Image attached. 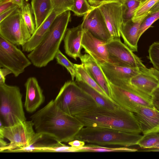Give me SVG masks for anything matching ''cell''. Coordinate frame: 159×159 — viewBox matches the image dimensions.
<instances>
[{
    "label": "cell",
    "instance_id": "cell-1",
    "mask_svg": "<svg viewBox=\"0 0 159 159\" xmlns=\"http://www.w3.org/2000/svg\"><path fill=\"white\" fill-rule=\"evenodd\" d=\"M36 133L57 142L67 143L75 139L84 126L75 116L60 110L52 100L30 116Z\"/></svg>",
    "mask_w": 159,
    "mask_h": 159
},
{
    "label": "cell",
    "instance_id": "cell-2",
    "mask_svg": "<svg viewBox=\"0 0 159 159\" xmlns=\"http://www.w3.org/2000/svg\"><path fill=\"white\" fill-rule=\"evenodd\" d=\"M75 116L84 127H106L130 133H142L134 114L119 105L112 109L98 105Z\"/></svg>",
    "mask_w": 159,
    "mask_h": 159
},
{
    "label": "cell",
    "instance_id": "cell-3",
    "mask_svg": "<svg viewBox=\"0 0 159 159\" xmlns=\"http://www.w3.org/2000/svg\"><path fill=\"white\" fill-rule=\"evenodd\" d=\"M70 11H66L57 16L40 43L27 55L35 66L45 67L55 58L71 20Z\"/></svg>",
    "mask_w": 159,
    "mask_h": 159
},
{
    "label": "cell",
    "instance_id": "cell-4",
    "mask_svg": "<svg viewBox=\"0 0 159 159\" xmlns=\"http://www.w3.org/2000/svg\"><path fill=\"white\" fill-rule=\"evenodd\" d=\"M142 135L118 129L102 127H84L75 139L100 146L118 145L128 147L138 145ZM74 139V140H75Z\"/></svg>",
    "mask_w": 159,
    "mask_h": 159
},
{
    "label": "cell",
    "instance_id": "cell-5",
    "mask_svg": "<svg viewBox=\"0 0 159 159\" xmlns=\"http://www.w3.org/2000/svg\"><path fill=\"white\" fill-rule=\"evenodd\" d=\"M54 100L60 110L73 116L98 105L91 96L72 80L65 82Z\"/></svg>",
    "mask_w": 159,
    "mask_h": 159
},
{
    "label": "cell",
    "instance_id": "cell-6",
    "mask_svg": "<svg viewBox=\"0 0 159 159\" xmlns=\"http://www.w3.org/2000/svg\"><path fill=\"white\" fill-rule=\"evenodd\" d=\"M19 87L0 84V114L5 126L26 120Z\"/></svg>",
    "mask_w": 159,
    "mask_h": 159
},
{
    "label": "cell",
    "instance_id": "cell-7",
    "mask_svg": "<svg viewBox=\"0 0 159 159\" xmlns=\"http://www.w3.org/2000/svg\"><path fill=\"white\" fill-rule=\"evenodd\" d=\"M33 122L25 120L10 126L0 127V138H6L10 143L0 149L1 152H9L12 150L25 148L36 143L43 136L35 132Z\"/></svg>",
    "mask_w": 159,
    "mask_h": 159
},
{
    "label": "cell",
    "instance_id": "cell-8",
    "mask_svg": "<svg viewBox=\"0 0 159 159\" xmlns=\"http://www.w3.org/2000/svg\"><path fill=\"white\" fill-rule=\"evenodd\" d=\"M109 83L111 99L123 108L134 113L141 107L155 108L152 103V95L134 88L129 81L118 86Z\"/></svg>",
    "mask_w": 159,
    "mask_h": 159
},
{
    "label": "cell",
    "instance_id": "cell-9",
    "mask_svg": "<svg viewBox=\"0 0 159 159\" xmlns=\"http://www.w3.org/2000/svg\"><path fill=\"white\" fill-rule=\"evenodd\" d=\"M0 36L15 45L21 46L30 39L31 35L22 18L20 8L0 22Z\"/></svg>",
    "mask_w": 159,
    "mask_h": 159
},
{
    "label": "cell",
    "instance_id": "cell-10",
    "mask_svg": "<svg viewBox=\"0 0 159 159\" xmlns=\"http://www.w3.org/2000/svg\"><path fill=\"white\" fill-rule=\"evenodd\" d=\"M31 62L15 45L0 36V67L10 70L18 77Z\"/></svg>",
    "mask_w": 159,
    "mask_h": 159
},
{
    "label": "cell",
    "instance_id": "cell-11",
    "mask_svg": "<svg viewBox=\"0 0 159 159\" xmlns=\"http://www.w3.org/2000/svg\"><path fill=\"white\" fill-rule=\"evenodd\" d=\"M109 62L116 66L129 67L148 68L141 59L120 39H111L107 42Z\"/></svg>",
    "mask_w": 159,
    "mask_h": 159
},
{
    "label": "cell",
    "instance_id": "cell-12",
    "mask_svg": "<svg viewBox=\"0 0 159 159\" xmlns=\"http://www.w3.org/2000/svg\"><path fill=\"white\" fill-rule=\"evenodd\" d=\"M97 6L103 16L112 39H120V30L124 21L123 4L110 2L101 3Z\"/></svg>",
    "mask_w": 159,
    "mask_h": 159
},
{
    "label": "cell",
    "instance_id": "cell-13",
    "mask_svg": "<svg viewBox=\"0 0 159 159\" xmlns=\"http://www.w3.org/2000/svg\"><path fill=\"white\" fill-rule=\"evenodd\" d=\"M83 30L96 38L107 42L112 39L103 16L97 6L84 16L81 24Z\"/></svg>",
    "mask_w": 159,
    "mask_h": 159
},
{
    "label": "cell",
    "instance_id": "cell-14",
    "mask_svg": "<svg viewBox=\"0 0 159 159\" xmlns=\"http://www.w3.org/2000/svg\"><path fill=\"white\" fill-rule=\"evenodd\" d=\"M99 65L108 82L116 86L129 81L134 76L142 71L149 70L148 68L143 69L139 68L117 66L109 62Z\"/></svg>",
    "mask_w": 159,
    "mask_h": 159
},
{
    "label": "cell",
    "instance_id": "cell-15",
    "mask_svg": "<svg viewBox=\"0 0 159 159\" xmlns=\"http://www.w3.org/2000/svg\"><path fill=\"white\" fill-rule=\"evenodd\" d=\"M107 42L96 38L89 31L83 30L81 43L82 48L99 65L109 62Z\"/></svg>",
    "mask_w": 159,
    "mask_h": 159
},
{
    "label": "cell",
    "instance_id": "cell-16",
    "mask_svg": "<svg viewBox=\"0 0 159 159\" xmlns=\"http://www.w3.org/2000/svg\"><path fill=\"white\" fill-rule=\"evenodd\" d=\"M26 96L24 107L30 113L35 111L45 101L43 91L35 77L28 78L25 84Z\"/></svg>",
    "mask_w": 159,
    "mask_h": 159
},
{
    "label": "cell",
    "instance_id": "cell-17",
    "mask_svg": "<svg viewBox=\"0 0 159 159\" xmlns=\"http://www.w3.org/2000/svg\"><path fill=\"white\" fill-rule=\"evenodd\" d=\"M79 58L81 64L89 75L104 90L108 97L112 100L109 83L100 65L88 54L82 55Z\"/></svg>",
    "mask_w": 159,
    "mask_h": 159
},
{
    "label": "cell",
    "instance_id": "cell-18",
    "mask_svg": "<svg viewBox=\"0 0 159 159\" xmlns=\"http://www.w3.org/2000/svg\"><path fill=\"white\" fill-rule=\"evenodd\" d=\"M83 29L81 24L67 29L64 39V48L66 54L75 60L82 55L81 40Z\"/></svg>",
    "mask_w": 159,
    "mask_h": 159
},
{
    "label": "cell",
    "instance_id": "cell-19",
    "mask_svg": "<svg viewBox=\"0 0 159 159\" xmlns=\"http://www.w3.org/2000/svg\"><path fill=\"white\" fill-rule=\"evenodd\" d=\"M134 113L143 134L159 128V111L155 108L141 107Z\"/></svg>",
    "mask_w": 159,
    "mask_h": 159
},
{
    "label": "cell",
    "instance_id": "cell-20",
    "mask_svg": "<svg viewBox=\"0 0 159 159\" xmlns=\"http://www.w3.org/2000/svg\"><path fill=\"white\" fill-rule=\"evenodd\" d=\"M146 17L144 16L134 21L132 19L124 21L121 26L120 34L124 43L133 52L138 51L140 26Z\"/></svg>",
    "mask_w": 159,
    "mask_h": 159
},
{
    "label": "cell",
    "instance_id": "cell-21",
    "mask_svg": "<svg viewBox=\"0 0 159 159\" xmlns=\"http://www.w3.org/2000/svg\"><path fill=\"white\" fill-rule=\"evenodd\" d=\"M129 83L138 89L151 95L159 87V81L151 73L150 69L133 77Z\"/></svg>",
    "mask_w": 159,
    "mask_h": 159
},
{
    "label": "cell",
    "instance_id": "cell-22",
    "mask_svg": "<svg viewBox=\"0 0 159 159\" xmlns=\"http://www.w3.org/2000/svg\"><path fill=\"white\" fill-rule=\"evenodd\" d=\"M58 15L53 11L41 25L36 29L30 39L22 46L23 51L30 52L41 42L53 21Z\"/></svg>",
    "mask_w": 159,
    "mask_h": 159
},
{
    "label": "cell",
    "instance_id": "cell-23",
    "mask_svg": "<svg viewBox=\"0 0 159 159\" xmlns=\"http://www.w3.org/2000/svg\"><path fill=\"white\" fill-rule=\"evenodd\" d=\"M31 7L34 16L36 29L52 11V0H32Z\"/></svg>",
    "mask_w": 159,
    "mask_h": 159
},
{
    "label": "cell",
    "instance_id": "cell-24",
    "mask_svg": "<svg viewBox=\"0 0 159 159\" xmlns=\"http://www.w3.org/2000/svg\"><path fill=\"white\" fill-rule=\"evenodd\" d=\"M75 82L82 89L93 98L98 105L111 109H114L118 105L84 82L81 81Z\"/></svg>",
    "mask_w": 159,
    "mask_h": 159
},
{
    "label": "cell",
    "instance_id": "cell-25",
    "mask_svg": "<svg viewBox=\"0 0 159 159\" xmlns=\"http://www.w3.org/2000/svg\"><path fill=\"white\" fill-rule=\"evenodd\" d=\"M74 66L75 71V81H81L84 82L103 96L111 99L104 90L89 75L82 64H75Z\"/></svg>",
    "mask_w": 159,
    "mask_h": 159
},
{
    "label": "cell",
    "instance_id": "cell-26",
    "mask_svg": "<svg viewBox=\"0 0 159 159\" xmlns=\"http://www.w3.org/2000/svg\"><path fill=\"white\" fill-rule=\"evenodd\" d=\"M138 150L127 147L107 148L95 144H90L82 147L77 148L76 152H135Z\"/></svg>",
    "mask_w": 159,
    "mask_h": 159
},
{
    "label": "cell",
    "instance_id": "cell-27",
    "mask_svg": "<svg viewBox=\"0 0 159 159\" xmlns=\"http://www.w3.org/2000/svg\"><path fill=\"white\" fill-rule=\"evenodd\" d=\"M159 143V128L142 135L138 145L143 149L155 148Z\"/></svg>",
    "mask_w": 159,
    "mask_h": 159
},
{
    "label": "cell",
    "instance_id": "cell-28",
    "mask_svg": "<svg viewBox=\"0 0 159 159\" xmlns=\"http://www.w3.org/2000/svg\"><path fill=\"white\" fill-rule=\"evenodd\" d=\"M76 148L68 146L59 142L36 148L34 152H76Z\"/></svg>",
    "mask_w": 159,
    "mask_h": 159
},
{
    "label": "cell",
    "instance_id": "cell-29",
    "mask_svg": "<svg viewBox=\"0 0 159 159\" xmlns=\"http://www.w3.org/2000/svg\"><path fill=\"white\" fill-rule=\"evenodd\" d=\"M159 1V0H144L141 2L134 12L132 20L136 21L147 16L150 9Z\"/></svg>",
    "mask_w": 159,
    "mask_h": 159
},
{
    "label": "cell",
    "instance_id": "cell-30",
    "mask_svg": "<svg viewBox=\"0 0 159 159\" xmlns=\"http://www.w3.org/2000/svg\"><path fill=\"white\" fill-rule=\"evenodd\" d=\"M21 9L22 18L30 33L32 35L36 29L35 22L32 16L31 5L28 2H24Z\"/></svg>",
    "mask_w": 159,
    "mask_h": 159
},
{
    "label": "cell",
    "instance_id": "cell-31",
    "mask_svg": "<svg viewBox=\"0 0 159 159\" xmlns=\"http://www.w3.org/2000/svg\"><path fill=\"white\" fill-rule=\"evenodd\" d=\"M93 6L90 5L87 0H73L70 11L76 16H82L89 12Z\"/></svg>",
    "mask_w": 159,
    "mask_h": 159
},
{
    "label": "cell",
    "instance_id": "cell-32",
    "mask_svg": "<svg viewBox=\"0 0 159 159\" xmlns=\"http://www.w3.org/2000/svg\"><path fill=\"white\" fill-rule=\"evenodd\" d=\"M141 2L136 0H125L123 2L124 21L132 19Z\"/></svg>",
    "mask_w": 159,
    "mask_h": 159
},
{
    "label": "cell",
    "instance_id": "cell-33",
    "mask_svg": "<svg viewBox=\"0 0 159 159\" xmlns=\"http://www.w3.org/2000/svg\"><path fill=\"white\" fill-rule=\"evenodd\" d=\"M57 64L64 67L70 73L72 80L74 81L75 77V71L74 64L72 63L59 49L55 56Z\"/></svg>",
    "mask_w": 159,
    "mask_h": 159
},
{
    "label": "cell",
    "instance_id": "cell-34",
    "mask_svg": "<svg viewBox=\"0 0 159 159\" xmlns=\"http://www.w3.org/2000/svg\"><path fill=\"white\" fill-rule=\"evenodd\" d=\"M148 57L153 68L159 71V42H155L149 47Z\"/></svg>",
    "mask_w": 159,
    "mask_h": 159
},
{
    "label": "cell",
    "instance_id": "cell-35",
    "mask_svg": "<svg viewBox=\"0 0 159 159\" xmlns=\"http://www.w3.org/2000/svg\"><path fill=\"white\" fill-rule=\"evenodd\" d=\"M73 0H52L53 11L58 15L68 10L72 6Z\"/></svg>",
    "mask_w": 159,
    "mask_h": 159
},
{
    "label": "cell",
    "instance_id": "cell-36",
    "mask_svg": "<svg viewBox=\"0 0 159 159\" xmlns=\"http://www.w3.org/2000/svg\"><path fill=\"white\" fill-rule=\"evenodd\" d=\"M159 19V11L149 13L142 22L139 32V37L148 29L155 21Z\"/></svg>",
    "mask_w": 159,
    "mask_h": 159
},
{
    "label": "cell",
    "instance_id": "cell-37",
    "mask_svg": "<svg viewBox=\"0 0 159 159\" xmlns=\"http://www.w3.org/2000/svg\"><path fill=\"white\" fill-rule=\"evenodd\" d=\"M15 5L11 0H0V14Z\"/></svg>",
    "mask_w": 159,
    "mask_h": 159
},
{
    "label": "cell",
    "instance_id": "cell-38",
    "mask_svg": "<svg viewBox=\"0 0 159 159\" xmlns=\"http://www.w3.org/2000/svg\"><path fill=\"white\" fill-rule=\"evenodd\" d=\"M19 8V7L17 5H15L2 13L0 14V22L12 14Z\"/></svg>",
    "mask_w": 159,
    "mask_h": 159
},
{
    "label": "cell",
    "instance_id": "cell-39",
    "mask_svg": "<svg viewBox=\"0 0 159 159\" xmlns=\"http://www.w3.org/2000/svg\"><path fill=\"white\" fill-rule=\"evenodd\" d=\"M12 73L9 69L3 68L0 69V84L5 83L6 76Z\"/></svg>",
    "mask_w": 159,
    "mask_h": 159
},
{
    "label": "cell",
    "instance_id": "cell-40",
    "mask_svg": "<svg viewBox=\"0 0 159 159\" xmlns=\"http://www.w3.org/2000/svg\"><path fill=\"white\" fill-rule=\"evenodd\" d=\"M69 145L72 147L80 148L85 145V142L78 139H75L68 143Z\"/></svg>",
    "mask_w": 159,
    "mask_h": 159
},
{
    "label": "cell",
    "instance_id": "cell-41",
    "mask_svg": "<svg viewBox=\"0 0 159 159\" xmlns=\"http://www.w3.org/2000/svg\"><path fill=\"white\" fill-rule=\"evenodd\" d=\"M152 101L154 107L159 111V96L152 95Z\"/></svg>",
    "mask_w": 159,
    "mask_h": 159
},
{
    "label": "cell",
    "instance_id": "cell-42",
    "mask_svg": "<svg viewBox=\"0 0 159 159\" xmlns=\"http://www.w3.org/2000/svg\"><path fill=\"white\" fill-rule=\"evenodd\" d=\"M13 3L17 5L21 9L24 3L25 0H11Z\"/></svg>",
    "mask_w": 159,
    "mask_h": 159
},
{
    "label": "cell",
    "instance_id": "cell-43",
    "mask_svg": "<svg viewBox=\"0 0 159 159\" xmlns=\"http://www.w3.org/2000/svg\"><path fill=\"white\" fill-rule=\"evenodd\" d=\"M89 3L93 6H97L101 3L104 0H88Z\"/></svg>",
    "mask_w": 159,
    "mask_h": 159
},
{
    "label": "cell",
    "instance_id": "cell-44",
    "mask_svg": "<svg viewBox=\"0 0 159 159\" xmlns=\"http://www.w3.org/2000/svg\"><path fill=\"white\" fill-rule=\"evenodd\" d=\"M159 11V1L149 11V13H151Z\"/></svg>",
    "mask_w": 159,
    "mask_h": 159
},
{
    "label": "cell",
    "instance_id": "cell-45",
    "mask_svg": "<svg viewBox=\"0 0 159 159\" xmlns=\"http://www.w3.org/2000/svg\"><path fill=\"white\" fill-rule=\"evenodd\" d=\"M150 70L151 73L157 78L159 81V71L153 67L151 68H150Z\"/></svg>",
    "mask_w": 159,
    "mask_h": 159
},
{
    "label": "cell",
    "instance_id": "cell-46",
    "mask_svg": "<svg viewBox=\"0 0 159 159\" xmlns=\"http://www.w3.org/2000/svg\"><path fill=\"white\" fill-rule=\"evenodd\" d=\"M7 144L8 143L3 140V139L0 138V149L6 147Z\"/></svg>",
    "mask_w": 159,
    "mask_h": 159
},
{
    "label": "cell",
    "instance_id": "cell-47",
    "mask_svg": "<svg viewBox=\"0 0 159 159\" xmlns=\"http://www.w3.org/2000/svg\"><path fill=\"white\" fill-rule=\"evenodd\" d=\"M125 0H104L103 2L102 3L110 2H118L121 3H123Z\"/></svg>",
    "mask_w": 159,
    "mask_h": 159
},
{
    "label": "cell",
    "instance_id": "cell-48",
    "mask_svg": "<svg viewBox=\"0 0 159 159\" xmlns=\"http://www.w3.org/2000/svg\"><path fill=\"white\" fill-rule=\"evenodd\" d=\"M152 95L159 96V87L157 88L153 92Z\"/></svg>",
    "mask_w": 159,
    "mask_h": 159
},
{
    "label": "cell",
    "instance_id": "cell-49",
    "mask_svg": "<svg viewBox=\"0 0 159 159\" xmlns=\"http://www.w3.org/2000/svg\"><path fill=\"white\" fill-rule=\"evenodd\" d=\"M159 148V143L154 148Z\"/></svg>",
    "mask_w": 159,
    "mask_h": 159
},
{
    "label": "cell",
    "instance_id": "cell-50",
    "mask_svg": "<svg viewBox=\"0 0 159 159\" xmlns=\"http://www.w3.org/2000/svg\"><path fill=\"white\" fill-rule=\"evenodd\" d=\"M137 0V1H140V2H142V1H143L144 0Z\"/></svg>",
    "mask_w": 159,
    "mask_h": 159
},
{
    "label": "cell",
    "instance_id": "cell-51",
    "mask_svg": "<svg viewBox=\"0 0 159 159\" xmlns=\"http://www.w3.org/2000/svg\"><path fill=\"white\" fill-rule=\"evenodd\" d=\"M29 0H25V1L26 2H27L29 1Z\"/></svg>",
    "mask_w": 159,
    "mask_h": 159
}]
</instances>
